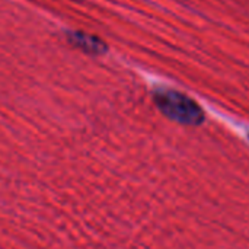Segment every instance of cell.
Segmentation results:
<instances>
[{"instance_id":"obj_2","label":"cell","mask_w":249,"mask_h":249,"mask_svg":"<svg viewBox=\"0 0 249 249\" xmlns=\"http://www.w3.org/2000/svg\"><path fill=\"white\" fill-rule=\"evenodd\" d=\"M67 39L73 47H76V48H79L88 54L99 55V54H104L107 51V45L99 38L89 35L86 32H80V31L67 32Z\"/></svg>"},{"instance_id":"obj_1","label":"cell","mask_w":249,"mask_h":249,"mask_svg":"<svg viewBox=\"0 0 249 249\" xmlns=\"http://www.w3.org/2000/svg\"><path fill=\"white\" fill-rule=\"evenodd\" d=\"M158 107L169 118L185 124H198L203 120L201 108L188 96L172 89H158L155 92Z\"/></svg>"}]
</instances>
